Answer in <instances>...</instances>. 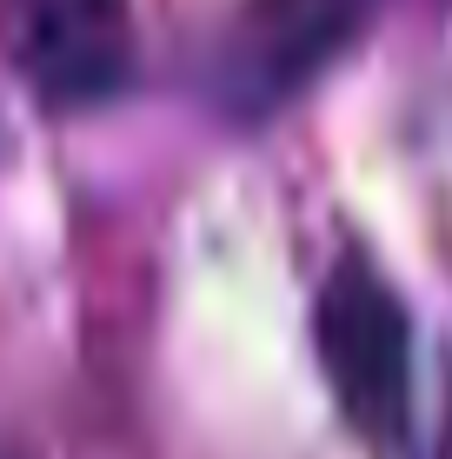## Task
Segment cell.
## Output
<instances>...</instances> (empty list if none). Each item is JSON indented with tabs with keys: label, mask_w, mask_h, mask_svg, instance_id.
Returning a JSON list of instances; mask_svg holds the SVG:
<instances>
[{
	"label": "cell",
	"mask_w": 452,
	"mask_h": 459,
	"mask_svg": "<svg viewBox=\"0 0 452 459\" xmlns=\"http://www.w3.org/2000/svg\"><path fill=\"white\" fill-rule=\"evenodd\" d=\"M0 47L47 114H87L133 81V7L127 0H0Z\"/></svg>",
	"instance_id": "cell-3"
},
{
	"label": "cell",
	"mask_w": 452,
	"mask_h": 459,
	"mask_svg": "<svg viewBox=\"0 0 452 459\" xmlns=\"http://www.w3.org/2000/svg\"><path fill=\"white\" fill-rule=\"evenodd\" d=\"M380 7L386 0H240L207 60L213 107L233 126L286 114L366 40Z\"/></svg>",
	"instance_id": "cell-2"
},
{
	"label": "cell",
	"mask_w": 452,
	"mask_h": 459,
	"mask_svg": "<svg viewBox=\"0 0 452 459\" xmlns=\"http://www.w3.org/2000/svg\"><path fill=\"white\" fill-rule=\"evenodd\" d=\"M320 373L339 400V420L372 446H406L419 413V353L413 313L399 287L366 260V247H339L313 293Z\"/></svg>",
	"instance_id": "cell-1"
}]
</instances>
